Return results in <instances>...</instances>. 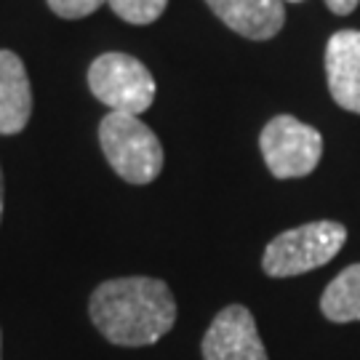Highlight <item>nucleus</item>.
Masks as SVG:
<instances>
[{
    "label": "nucleus",
    "instance_id": "nucleus-1",
    "mask_svg": "<svg viewBox=\"0 0 360 360\" xmlns=\"http://www.w3.org/2000/svg\"><path fill=\"white\" fill-rule=\"evenodd\" d=\"M89 315L107 342L117 347H147L174 328L176 299L158 278H115L96 285Z\"/></svg>",
    "mask_w": 360,
    "mask_h": 360
},
{
    "label": "nucleus",
    "instance_id": "nucleus-2",
    "mask_svg": "<svg viewBox=\"0 0 360 360\" xmlns=\"http://www.w3.org/2000/svg\"><path fill=\"white\" fill-rule=\"evenodd\" d=\"M99 144L117 176L129 184H150L163 171L160 139L129 112H107L99 123Z\"/></svg>",
    "mask_w": 360,
    "mask_h": 360
},
{
    "label": "nucleus",
    "instance_id": "nucleus-3",
    "mask_svg": "<svg viewBox=\"0 0 360 360\" xmlns=\"http://www.w3.org/2000/svg\"><path fill=\"white\" fill-rule=\"evenodd\" d=\"M345 240H347V227L331 219L285 230L275 235L264 248L262 270L270 278H294L302 272L318 270L342 251Z\"/></svg>",
    "mask_w": 360,
    "mask_h": 360
},
{
    "label": "nucleus",
    "instance_id": "nucleus-4",
    "mask_svg": "<svg viewBox=\"0 0 360 360\" xmlns=\"http://www.w3.org/2000/svg\"><path fill=\"white\" fill-rule=\"evenodd\" d=\"M89 89L110 112L139 115L155 102V77L131 53L110 51L89 67Z\"/></svg>",
    "mask_w": 360,
    "mask_h": 360
},
{
    "label": "nucleus",
    "instance_id": "nucleus-5",
    "mask_svg": "<svg viewBox=\"0 0 360 360\" xmlns=\"http://www.w3.org/2000/svg\"><path fill=\"white\" fill-rule=\"evenodd\" d=\"M259 147L275 179H299L312 174L321 163L323 136L294 115H278L262 129Z\"/></svg>",
    "mask_w": 360,
    "mask_h": 360
},
{
    "label": "nucleus",
    "instance_id": "nucleus-6",
    "mask_svg": "<svg viewBox=\"0 0 360 360\" xmlns=\"http://www.w3.org/2000/svg\"><path fill=\"white\" fill-rule=\"evenodd\" d=\"M203 360H267L251 309L230 304L211 321L203 336Z\"/></svg>",
    "mask_w": 360,
    "mask_h": 360
},
{
    "label": "nucleus",
    "instance_id": "nucleus-7",
    "mask_svg": "<svg viewBox=\"0 0 360 360\" xmlns=\"http://www.w3.org/2000/svg\"><path fill=\"white\" fill-rule=\"evenodd\" d=\"M326 77L334 102L360 115V32L342 30L326 46Z\"/></svg>",
    "mask_w": 360,
    "mask_h": 360
},
{
    "label": "nucleus",
    "instance_id": "nucleus-8",
    "mask_svg": "<svg viewBox=\"0 0 360 360\" xmlns=\"http://www.w3.org/2000/svg\"><path fill=\"white\" fill-rule=\"evenodd\" d=\"M206 6L248 40H270L285 25L283 0H206Z\"/></svg>",
    "mask_w": 360,
    "mask_h": 360
},
{
    "label": "nucleus",
    "instance_id": "nucleus-9",
    "mask_svg": "<svg viewBox=\"0 0 360 360\" xmlns=\"http://www.w3.org/2000/svg\"><path fill=\"white\" fill-rule=\"evenodd\" d=\"M32 115V91L25 62L13 51L0 49V134H22Z\"/></svg>",
    "mask_w": 360,
    "mask_h": 360
},
{
    "label": "nucleus",
    "instance_id": "nucleus-10",
    "mask_svg": "<svg viewBox=\"0 0 360 360\" xmlns=\"http://www.w3.org/2000/svg\"><path fill=\"white\" fill-rule=\"evenodd\" d=\"M321 312L331 323L360 321V264L342 270L321 296Z\"/></svg>",
    "mask_w": 360,
    "mask_h": 360
},
{
    "label": "nucleus",
    "instance_id": "nucleus-11",
    "mask_svg": "<svg viewBox=\"0 0 360 360\" xmlns=\"http://www.w3.org/2000/svg\"><path fill=\"white\" fill-rule=\"evenodd\" d=\"M107 6L129 25H153L166 11L168 0H107Z\"/></svg>",
    "mask_w": 360,
    "mask_h": 360
},
{
    "label": "nucleus",
    "instance_id": "nucleus-12",
    "mask_svg": "<svg viewBox=\"0 0 360 360\" xmlns=\"http://www.w3.org/2000/svg\"><path fill=\"white\" fill-rule=\"evenodd\" d=\"M46 3L62 19H83L89 13L99 11L107 0H46Z\"/></svg>",
    "mask_w": 360,
    "mask_h": 360
},
{
    "label": "nucleus",
    "instance_id": "nucleus-13",
    "mask_svg": "<svg viewBox=\"0 0 360 360\" xmlns=\"http://www.w3.org/2000/svg\"><path fill=\"white\" fill-rule=\"evenodd\" d=\"M326 6H328V11L336 13V16H347V13H352L358 8L360 0H326Z\"/></svg>",
    "mask_w": 360,
    "mask_h": 360
},
{
    "label": "nucleus",
    "instance_id": "nucleus-14",
    "mask_svg": "<svg viewBox=\"0 0 360 360\" xmlns=\"http://www.w3.org/2000/svg\"><path fill=\"white\" fill-rule=\"evenodd\" d=\"M0 219H3V174H0Z\"/></svg>",
    "mask_w": 360,
    "mask_h": 360
},
{
    "label": "nucleus",
    "instance_id": "nucleus-15",
    "mask_svg": "<svg viewBox=\"0 0 360 360\" xmlns=\"http://www.w3.org/2000/svg\"><path fill=\"white\" fill-rule=\"evenodd\" d=\"M0 360H3V336H0Z\"/></svg>",
    "mask_w": 360,
    "mask_h": 360
},
{
    "label": "nucleus",
    "instance_id": "nucleus-16",
    "mask_svg": "<svg viewBox=\"0 0 360 360\" xmlns=\"http://www.w3.org/2000/svg\"><path fill=\"white\" fill-rule=\"evenodd\" d=\"M283 3H302V0H283Z\"/></svg>",
    "mask_w": 360,
    "mask_h": 360
}]
</instances>
